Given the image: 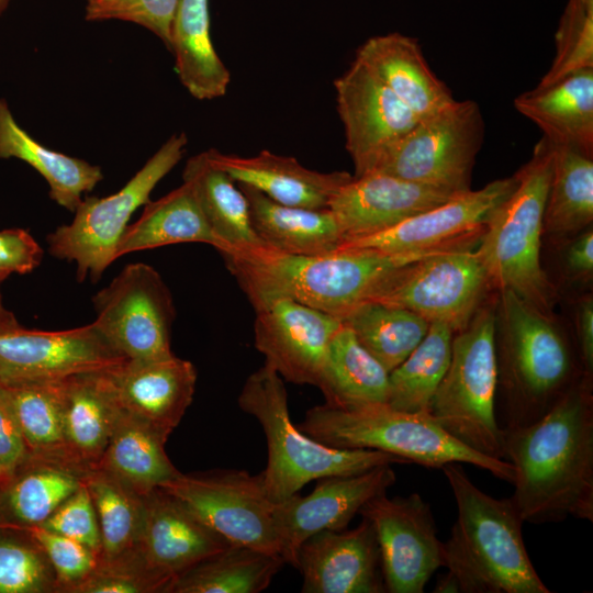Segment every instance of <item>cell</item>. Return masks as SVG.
Wrapping results in <instances>:
<instances>
[{
	"label": "cell",
	"mask_w": 593,
	"mask_h": 593,
	"mask_svg": "<svg viewBox=\"0 0 593 593\" xmlns=\"http://www.w3.org/2000/svg\"><path fill=\"white\" fill-rule=\"evenodd\" d=\"M504 460L515 471L511 497L533 524L568 516L593 522L592 379L583 377L546 415L502 430Z\"/></svg>",
	"instance_id": "1"
},
{
	"label": "cell",
	"mask_w": 593,
	"mask_h": 593,
	"mask_svg": "<svg viewBox=\"0 0 593 593\" xmlns=\"http://www.w3.org/2000/svg\"><path fill=\"white\" fill-rule=\"evenodd\" d=\"M469 245L462 240L400 254L344 249L325 256L290 255L262 245L223 258L253 307L289 298L343 321L356 306L371 301L401 267Z\"/></svg>",
	"instance_id": "2"
},
{
	"label": "cell",
	"mask_w": 593,
	"mask_h": 593,
	"mask_svg": "<svg viewBox=\"0 0 593 593\" xmlns=\"http://www.w3.org/2000/svg\"><path fill=\"white\" fill-rule=\"evenodd\" d=\"M495 350L502 430L537 422L586 377L553 317L508 290L500 291Z\"/></svg>",
	"instance_id": "3"
},
{
	"label": "cell",
	"mask_w": 593,
	"mask_h": 593,
	"mask_svg": "<svg viewBox=\"0 0 593 593\" xmlns=\"http://www.w3.org/2000/svg\"><path fill=\"white\" fill-rule=\"evenodd\" d=\"M452 491L457 519L443 542L444 567L463 593H550L526 550L523 521L510 499L475 486L459 462L440 468Z\"/></svg>",
	"instance_id": "4"
},
{
	"label": "cell",
	"mask_w": 593,
	"mask_h": 593,
	"mask_svg": "<svg viewBox=\"0 0 593 593\" xmlns=\"http://www.w3.org/2000/svg\"><path fill=\"white\" fill-rule=\"evenodd\" d=\"M552 155L544 136L515 174L514 191L489 216L475 247L493 288L512 291L550 317L557 290L541 266L540 247Z\"/></svg>",
	"instance_id": "5"
},
{
	"label": "cell",
	"mask_w": 593,
	"mask_h": 593,
	"mask_svg": "<svg viewBox=\"0 0 593 593\" xmlns=\"http://www.w3.org/2000/svg\"><path fill=\"white\" fill-rule=\"evenodd\" d=\"M296 427L333 448L379 450L426 468L469 463L510 483L515 477L511 462L471 450L429 415L399 411L387 403L316 405Z\"/></svg>",
	"instance_id": "6"
},
{
	"label": "cell",
	"mask_w": 593,
	"mask_h": 593,
	"mask_svg": "<svg viewBox=\"0 0 593 593\" xmlns=\"http://www.w3.org/2000/svg\"><path fill=\"white\" fill-rule=\"evenodd\" d=\"M238 405L257 418L266 435L268 461L261 475L273 503L287 500L313 480L407 463L379 450L333 448L304 434L291 421L283 379L266 363L246 379Z\"/></svg>",
	"instance_id": "7"
},
{
	"label": "cell",
	"mask_w": 593,
	"mask_h": 593,
	"mask_svg": "<svg viewBox=\"0 0 593 593\" xmlns=\"http://www.w3.org/2000/svg\"><path fill=\"white\" fill-rule=\"evenodd\" d=\"M496 311L481 305L452 337L451 357L428 407L450 436L481 455L504 459L496 419Z\"/></svg>",
	"instance_id": "8"
},
{
	"label": "cell",
	"mask_w": 593,
	"mask_h": 593,
	"mask_svg": "<svg viewBox=\"0 0 593 593\" xmlns=\"http://www.w3.org/2000/svg\"><path fill=\"white\" fill-rule=\"evenodd\" d=\"M184 133L171 135L118 192L82 199L69 224L46 237L52 256L76 264V277L97 282L118 258L116 248L133 213L149 201L157 183L180 161L187 147Z\"/></svg>",
	"instance_id": "9"
},
{
	"label": "cell",
	"mask_w": 593,
	"mask_h": 593,
	"mask_svg": "<svg viewBox=\"0 0 593 593\" xmlns=\"http://www.w3.org/2000/svg\"><path fill=\"white\" fill-rule=\"evenodd\" d=\"M484 122L475 101L455 100L419 120L392 146L372 172L433 186L460 194L471 190Z\"/></svg>",
	"instance_id": "10"
},
{
	"label": "cell",
	"mask_w": 593,
	"mask_h": 593,
	"mask_svg": "<svg viewBox=\"0 0 593 593\" xmlns=\"http://www.w3.org/2000/svg\"><path fill=\"white\" fill-rule=\"evenodd\" d=\"M493 289L475 247L437 251L401 267L371 301L462 329Z\"/></svg>",
	"instance_id": "11"
},
{
	"label": "cell",
	"mask_w": 593,
	"mask_h": 593,
	"mask_svg": "<svg viewBox=\"0 0 593 593\" xmlns=\"http://www.w3.org/2000/svg\"><path fill=\"white\" fill-rule=\"evenodd\" d=\"M93 325L130 361L149 362L174 356L171 328L176 309L159 272L144 262L126 265L92 298Z\"/></svg>",
	"instance_id": "12"
},
{
	"label": "cell",
	"mask_w": 593,
	"mask_h": 593,
	"mask_svg": "<svg viewBox=\"0 0 593 593\" xmlns=\"http://www.w3.org/2000/svg\"><path fill=\"white\" fill-rule=\"evenodd\" d=\"M159 489L179 500L232 545L280 556L275 503L266 494L261 472L255 475L237 469L198 474L180 472Z\"/></svg>",
	"instance_id": "13"
},
{
	"label": "cell",
	"mask_w": 593,
	"mask_h": 593,
	"mask_svg": "<svg viewBox=\"0 0 593 593\" xmlns=\"http://www.w3.org/2000/svg\"><path fill=\"white\" fill-rule=\"evenodd\" d=\"M376 532L385 592L422 593L432 574L444 567L430 506L418 493L369 500L359 511Z\"/></svg>",
	"instance_id": "14"
},
{
	"label": "cell",
	"mask_w": 593,
	"mask_h": 593,
	"mask_svg": "<svg viewBox=\"0 0 593 593\" xmlns=\"http://www.w3.org/2000/svg\"><path fill=\"white\" fill-rule=\"evenodd\" d=\"M127 359L93 323L66 331L0 328V383L59 381L75 374L114 369Z\"/></svg>",
	"instance_id": "15"
},
{
	"label": "cell",
	"mask_w": 593,
	"mask_h": 593,
	"mask_svg": "<svg viewBox=\"0 0 593 593\" xmlns=\"http://www.w3.org/2000/svg\"><path fill=\"white\" fill-rule=\"evenodd\" d=\"M334 88L346 149L355 167L354 177L372 172L419 119L356 58L335 79Z\"/></svg>",
	"instance_id": "16"
},
{
	"label": "cell",
	"mask_w": 593,
	"mask_h": 593,
	"mask_svg": "<svg viewBox=\"0 0 593 593\" xmlns=\"http://www.w3.org/2000/svg\"><path fill=\"white\" fill-rule=\"evenodd\" d=\"M255 347L278 374L317 387L333 336L342 321L289 298L254 306Z\"/></svg>",
	"instance_id": "17"
},
{
	"label": "cell",
	"mask_w": 593,
	"mask_h": 593,
	"mask_svg": "<svg viewBox=\"0 0 593 593\" xmlns=\"http://www.w3.org/2000/svg\"><path fill=\"white\" fill-rule=\"evenodd\" d=\"M395 480L391 465H383L357 474L318 479L310 494L295 493L275 503L273 518L284 562L295 567L298 551L307 538L323 530L345 529L369 500L387 492Z\"/></svg>",
	"instance_id": "18"
},
{
	"label": "cell",
	"mask_w": 593,
	"mask_h": 593,
	"mask_svg": "<svg viewBox=\"0 0 593 593\" xmlns=\"http://www.w3.org/2000/svg\"><path fill=\"white\" fill-rule=\"evenodd\" d=\"M516 176L491 181L416 214L385 231L345 240L337 250L387 254L437 248L480 236L491 213L514 191Z\"/></svg>",
	"instance_id": "19"
},
{
	"label": "cell",
	"mask_w": 593,
	"mask_h": 593,
	"mask_svg": "<svg viewBox=\"0 0 593 593\" xmlns=\"http://www.w3.org/2000/svg\"><path fill=\"white\" fill-rule=\"evenodd\" d=\"M303 593L385 592L380 549L369 519L353 529L323 530L300 547L295 567Z\"/></svg>",
	"instance_id": "20"
},
{
	"label": "cell",
	"mask_w": 593,
	"mask_h": 593,
	"mask_svg": "<svg viewBox=\"0 0 593 593\" xmlns=\"http://www.w3.org/2000/svg\"><path fill=\"white\" fill-rule=\"evenodd\" d=\"M143 499L137 553L150 572L171 586L182 573L232 545L164 490L156 489Z\"/></svg>",
	"instance_id": "21"
},
{
	"label": "cell",
	"mask_w": 593,
	"mask_h": 593,
	"mask_svg": "<svg viewBox=\"0 0 593 593\" xmlns=\"http://www.w3.org/2000/svg\"><path fill=\"white\" fill-rule=\"evenodd\" d=\"M455 195L433 186L374 171L353 177L336 192L328 209L336 216L345 242L385 231Z\"/></svg>",
	"instance_id": "22"
},
{
	"label": "cell",
	"mask_w": 593,
	"mask_h": 593,
	"mask_svg": "<svg viewBox=\"0 0 593 593\" xmlns=\"http://www.w3.org/2000/svg\"><path fill=\"white\" fill-rule=\"evenodd\" d=\"M110 373L122 407L168 439L192 403L193 363L174 355L149 362L127 360Z\"/></svg>",
	"instance_id": "23"
},
{
	"label": "cell",
	"mask_w": 593,
	"mask_h": 593,
	"mask_svg": "<svg viewBox=\"0 0 593 593\" xmlns=\"http://www.w3.org/2000/svg\"><path fill=\"white\" fill-rule=\"evenodd\" d=\"M206 155L235 182L253 187L271 200L290 206L326 209L336 192L354 177L347 171L312 170L293 157L269 150L240 157L212 148Z\"/></svg>",
	"instance_id": "24"
},
{
	"label": "cell",
	"mask_w": 593,
	"mask_h": 593,
	"mask_svg": "<svg viewBox=\"0 0 593 593\" xmlns=\"http://www.w3.org/2000/svg\"><path fill=\"white\" fill-rule=\"evenodd\" d=\"M111 370L59 380L67 451L82 470L99 463L123 411Z\"/></svg>",
	"instance_id": "25"
},
{
	"label": "cell",
	"mask_w": 593,
	"mask_h": 593,
	"mask_svg": "<svg viewBox=\"0 0 593 593\" xmlns=\"http://www.w3.org/2000/svg\"><path fill=\"white\" fill-rule=\"evenodd\" d=\"M356 59L419 120L455 101L448 87L429 68L415 38L401 33L370 37L357 49Z\"/></svg>",
	"instance_id": "26"
},
{
	"label": "cell",
	"mask_w": 593,
	"mask_h": 593,
	"mask_svg": "<svg viewBox=\"0 0 593 593\" xmlns=\"http://www.w3.org/2000/svg\"><path fill=\"white\" fill-rule=\"evenodd\" d=\"M514 105L553 145L593 156V68L518 96Z\"/></svg>",
	"instance_id": "27"
},
{
	"label": "cell",
	"mask_w": 593,
	"mask_h": 593,
	"mask_svg": "<svg viewBox=\"0 0 593 593\" xmlns=\"http://www.w3.org/2000/svg\"><path fill=\"white\" fill-rule=\"evenodd\" d=\"M236 183L248 201L251 226L266 246L290 255L325 256L337 251L344 242L328 208L284 205L253 187Z\"/></svg>",
	"instance_id": "28"
},
{
	"label": "cell",
	"mask_w": 593,
	"mask_h": 593,
	"mask_svg": "<svg viewBox=\"0 0 593 593\" xmlns=\"http://www.w3.org/2000/svg\"><path fill=\"white\" fill-rule=\"evenodd\" d=\"M169 49L179 80L193 98L212 100L226 93L231 74L212 43L209 0H178Z\"/></svg>",
	"instance_id": "29"
},
{
	"label": "cell",
	"mask_w": 593,
	"mask_h": 593,
	"mask_svg": "<svg viewBox=\"0 0 593 593\" xmlns=\"http://www.w3.org/2000/svg\"><path fill=\"white\" fill-rule=\"evenodd\" d=\"M83 471L30 454L0 488V526L42 525L81 486Z\"/></svg>",
	"instance_id": "30"
},
{
	"label": "cell",
	"mask_w": 593,
	"mask_h": 593,
	"mask_svg": "<svg viewBox=\"0 0 593 593\" xmlns=\"http://www.w3.org/2000/svg\"><path fill=\"white\" fill-rule=\"evenodd\" d=\"M182 179L212 232L225 246L222 256L265 245L251 226L245 194L225 171L211 163L206 152L187 161Z\"/></svg>",
	"instance_id": "31"
},
{
	"label": "cell",
	"mask_w": 593,
	"mask_h": 593,
	"mask_svg": "<svg viewBox=\"0 0 593 593\" xmlns=\"http://www.w3.org/2000/svg\"><path fill=\"white\" fill-rule=\"evenodd\" d=\"M16 158L33 167L47 182L49 198L75 212L82 193L102 179L99 166L46 148L25 132L13 118L5 100L0 99V159Z\"/></svg>",
	"instance_id": "32"
},
{
	"label": "cell",
	"mask_w": 593,
	"mask_h": 593,
	"mask_svg": "<svg viewBox=\"0 0 593 593\" xmlns=\"http://www.w3.org/2000/svg\"><path fill=\"white\" fill-rule=\"evenodd\" d=\"M180 243L208 244L220 254L225 250L184 182L160 199L148 201L144 205L141 216L133 224H128L121 236L116 256L119 258L134 251Z\"/></svg>",
	"instance_id": "33"
},
{
	"label": "cell",
	"mask_w": 593,
	"mask_h": 593,
	"mask_svg": "<svg viewBox=\"0 0 593 593\" xmlns=\"http://www.w3.org/2000/svg\"><path fill=\"white\" fill-rule=\"evenodd\" d=\"M166 440L123 409L96 467L109 471L138 495L145 496L180 473L165 451Z\"/></svg>",
	"instance_id": "34"
},
{
	"label": "cell",
	"mask_w": 593,
	"mask_h": 593,
	"mask_svg": "<svg viewBox=\"0 0 593 593\" xmlns=\"http://www.w3.org/2000/svg\"><path fill=\"white\" fill-rule=\"evenodd\" d=\"M317 388L332 406L387 403L390 372L342 323L329 344Z\"/></svg>",
	"instance_id": "35"
},
{
	"label": "cell",
	"mask_w": 593,
	"mask_h": 593,
	"mask_svg": "<svg viewBox=\"0 0 593 593\" xmlns=\"http://www.w3.org/2000/svg\"><path fill=\"white\" fill-rule=\"evenodd\" d=\"M82 481L100 527L99 562L122 561L135 556L144 518L143 496L100 467L85 469Z\"/></svg>",
	"instance_id": "36"
},
{
	"label": "cell",
	"mask_w": 593,
	"mask_h": 593,
	"mask_svg": "<svg viewBox=\"0 0 593 593\" xmlns=\"http://www.w3.org/2000/svg\"><path fill=\"white\" fill-rule=\"evenodd\" d=\"M552 147L544 234L570 237L592 225L593 156L569 146L552 144Z\"/></svg>",
	"instance_id": "37"
},
{
	"label": "cell",
	"mask_w": 593,
	"mask_h": 593,
	"mask_svg": "<svg viewBox=\"0 0 593 593\" xmlns=\"http://www.w3.org/2000/svg\"><path fill=\"white\" fill-rule=\"evenodd\" d=\"M279 555L231 545L192 567L174 582L171 593H258L283 566Z\"/></svg>",
	"instance_id": "38"
},
{
	"label": "cell",
	"mask_w": 593,
	"mask_h": 593,
	"mask_svg": "<svg viewBox=\"0 0 593 593\" xmlns=\"http://www.w3.org/2000/svg\"><path fill=\"white\" fill-rule=\"evenodd\" d=\"M1 385L30 452L76 467L65 441L59 381Z\"/></svg>",
	"instance_id": "39"
},
{
	"label": "cell",
	"mask_w": 593,
	"mask_h": 593,
	"mask_svg": "<svg viewBox=\"0 0 593 593\" xmlns=\"http://www.w3.org/2000/svg\"><path fill=\"white\" fill-rule=\"evenodd\" d=\"M342 323L389 372L407 358L429 327L419 315L377 301L359 304Z\"/></svg>",
	"instance_id": "40"
},
{
	"label": "cell",
	"mask_w": 593,
	"mask_h": 593,
	"mask_svg": "<svg viewBox=\"0 0 593 593\" xmlns=\"http://www.w3.org/2000/svg\"><path fill=\"white\" fill-rule=\"evenodd\" d=\"M454 334L445 324H429L423 340L390 372L388 405L428 415L430 400L450 361Z\"/></svg>",
	"instance_id": "41"
},
{
	"label": "cell",
	"mask_w": 593,
	"mask_h": 593,
	"mask_svg": "<svg viewBox=\"0 0 593 593\" xmlns=\"http://www.w3.org/2000/svg\"><path fill=\"white\" fill-rule=\"evenodd\" d=\"M58 592L55 572L24 530L0 526V593Z\"/></svg>",
	"instance_id": "42"
},
{
	"label": "cell",
	"mask_w": 593,
	"mask_h": 593,
	"mask_svg": "<svg viewBox=\"0 0 593 593\" xmlns=\"http://www.w3.org/2000/svg\"><path fill=\"white\" fill-rule=\"evenodd\" d=\"M556 57L537 87L593 68V0H569L556 35Z\"/></svg>",
	"instance_id": "43"
},
{
	"label": "cell",
	"mask_w": 593,
	"mask_h": 593,
	"mask_svg": "<svg viewBox=\"0 0 593 593\" xmlns=\"http://www.w3.org/2000/svg\"><path fill=\"white\" fill-rule=\"evenodd\" d=\"M19 529V528H18ZM45 552L57 579L58 592L69 591L89 577L99 564L92 549L42 526L21 528Z\"/></svg>",
	"instance_id": "44"
},
{
	"label": "cell",
	"mask_w": 593,
	"mask_h": 593,
	"mask_svg": "<svg viewBox=\"0 0 593 593\" xmlns=\"http://www.w3.org/2000/svg\"><path fill=\"white\" fill-rule=\"evenodd\" d=\"M170 582L150 572L135 555L115 562H99L96 570L69 593L170 592Z\"/></svg>",
	"instance_id": "45"
},
{
	"label": "cell",
	"mask_w": 593,
	"mask_h": 593,
	"mask_svg": "<svg viewBox=\"0 0 593 593\" xmlns=\"http://www.w3.org/2000/svg\"><path fill=\"white\" fill-rule=\"evenodd\" d=\"M178 0H87L86 20L136 23L157 35L169 48L170 29Z\"/></svg>",
	"instance_id": "46"
},
{
	"label": "cell",
	"mask_w": 593,
	"mask_h": 593,
	"mask_svg": "<svg viewBox=\"0 0 593 593\" xmlns=\"http://www.w3.org/2000/svg\"><path fill=\"white\" fill-rule=\"evenodd\" d=\"M40 526L83 544L100 556V527L83 481L81 486Z\"/></svg>",
	"instance_id": "47"
},
{
	"label": "cell",
	"mask_w": 593,
	"mask_h": 593,
	"mask_svg": "<svg viewBox=\"0 0 593 593\" xmlns=\"http://www.w3.org/2000/svg\"><path fill=\"white\" fill-rule=\"evenodd\" d=\"M43 249L23 228L0 231V271L29 273L42 261Z\"/></svg>",
	"instance_id": "48"
},
{
	"label": "cell",
	"mask_w": 593,
	"mask_h": 593,
	"mask_svg": "<svg viewBox=\"0 0 593 593\" xmlns=\"http://www.w3.org/2000/svg\"><path fill=\"white\" fill-rule=\"evenodd\" d=\"M29 447L0 383V483L1 485L30 456Z\"/></svg>",
	"instance_id": "49"
},
{
	"label": "cell",
	"mask_w": 593,
	"mask_h": 593,
	"mask_svg": "<svg viewBox=\"0 0 593 593\" xmlns=\"http://www.w3.org/2000/svg\"><path fill=\"white\" fill-rule=\"evenodd\" d=\"M563 267L570 280L588 282L593 276L592 225L572 236L563 255Z\"/></svg>",
	"instance_id": "50"
},
{
	"label": "cell",
	"mask_w": 593,
	"mask_h": 593,
	"mask_svg": "<svg viewBox=\"0 0 593 593\" xmlns=\"http://www.w3.org/2000/svg\"><path fill=\"white\" fill-rule=\"evenodd\" d=\"M575 334L578 353L583 372L592 378L593 373V298H581L575 306Z\"/></svg>",
	"instance_id": "51"
},
{
	"label": "cell",
	"mask_w": 593,
	"mask_h": 593,
	"mask_svg": "<svg viewBox=\"0 0 593 593\" xmlns=\"http://www.w3.org/2000/svg\"><path fill=\"white\" fill-rule=\"evenodd\" d=\"M434 593H459V582L457 578L448 571L437 578L436 584L433 590Z\"/></svg>",
	"instance_id": "52"
},
{
	"label": "cell",
	"mask_w": 593,
	"mask_h": 593,
	"mask_svg": "<svg viewBox=\"0 0 593 593\" xmlns=\"http://www.w3.org/2000/svg\"><path fill=\"white\" fill-rule=\"evenodd\" d=\"M16 324H19V322L16 321L14 314L3 305L0 294V328L13 326Z\"/></svg>",
	"instance_id": "53"
},
{
	"label": "cell",
	"mask_w": 593,
	"mask_h": 593,
	"mask_svg": "<svg viewBox=\"0 0 593 593\" xmlns=\"http://www.w3.org/2000/svg\"><path fill=\"white\" fill-rule=\"evenodd\" d=\"M11 0H0V12L7 7Z\"/></svg>",
	"instance_id": "54"
},
{
	"label": "cell",
	"mask_w": 593,
	"mask_h": 593,
	"mask_svg": "<svg viewBox=\"0 0 593 593\" xmlns=\"http://www.w3.org/2000/svg\"><path fill=\"white\" fill-rule=\"evenodd\" d=\"M10 275H8L7 272H3V271H0V282H2L3 280H5Z\"/></svg>",
	"instance_id": "55"
},
{
	"label": "cell",
	"mask_w": 593,
	"mask_h": 593,
	"mask_svg": "<svg viewBox=\"0 0 593 593\" xmlns=\"http://www.w3.org/2000/svg\"><path fill=\"white\" fill-rule=\"evenodd\" d=\"M0 488H1V483H0Z\"/></svg>",
	"instance_id": "56"
}]
</instances>
